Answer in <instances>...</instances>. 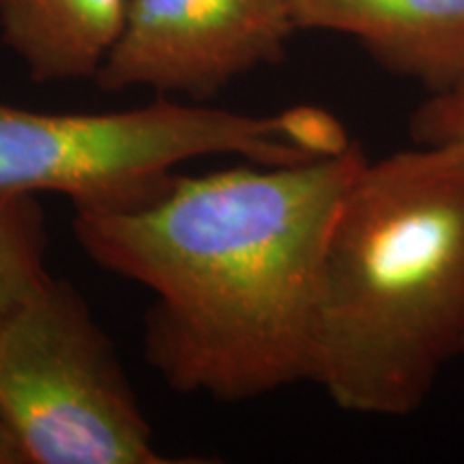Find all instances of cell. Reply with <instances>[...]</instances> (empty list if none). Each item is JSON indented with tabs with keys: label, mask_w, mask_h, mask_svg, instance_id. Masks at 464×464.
I'll use <instances>...</instances> for the list:
<instances>
[{
	"label": "cell",
	"mask_w": 464,
	"mask_h": 464,
	"mask_svg": "<svg viewBox=\"0 0 464 464\" xmlns=\"http://www.w3.org/2000/svg\"><path fill=\"white\" fill-rule=\"evenodd\" d=\"M363 149L181 177L149 205L75 211L92 263L155 295L144 359L168 387L239 404L310 381L323 260Z\"/></svg>",
	"instance_id": "6da1fadb"
},
{
	"label": "cell",
	"mask_w": 464,
	"mask_h": 464,
	"mask_svg": "<svg viewBox=\"0 0 464 464\" xmlns=\"http://www.w3.org/2000/svg\"><path fill=\"white\" fill-rule=\"evenodd\" d=\"M464 355V150L365 161L329 235L310 381L357 415L420 411Z\"/></svg>",
	"instance_id": "7a4b0ae2"
},
{
	"label": "cell",
	"mask_w": 464,
	"mask_h": 464,
	"mask_svg": "<svg viewBox=\"0 0 464 464\" xmlns=\"http://www.w3.org/2000/svg\"><path fill=\"white\" fill-rule=\"evenodd\" d=\"M348 144L340 121L316 106L256 116L164 97L119 112H37L0 102V196L54 191L75 211H133L164 194L174 168L189 160L293 166Z\"/></svg>",
	"instance_id": "3957f363"
},
{
	"label": "cell",
	"mask_w": 464,
	"mask_h": 464,
	"mask_svg": "<svg viewBox=\"0 0 464 464\" xmlns=\"http://www.w3.org/2000/svg\"><path fill=\"white\" fill-rule=\"evenodd\" d=\"M0 420L26 464H168L82 295L52 280L0 332Z\"/></svg>",
	"instance_id": "277c9868"
},
{
	"label": "cell",
	"mask_w": 464,
	"mask_h": 464,
	"mask_svg": "<svg viewBox=\"0 0 464 464\" xmlns=\"http://www.w3.org/2000/svg\"><path fill=\"white\" fill-rule=\"evenodd\" d=\"M295 31L290 0H131L95 84L205 102L239 75L280 63Z\"/></svg>",
	"instance_id": "5b68a950"
},
{
	"label": "cell",
	"mask_w": 464,
	"mask_h": 464,
	"mask_svg": "<svg viewBox=\"0 0 464 464\" xmlns=\"http://www.w3.org/2000/svg\"><path fill=\"white\" fill-rule=\"evenodd\" d=\"M290 9L297 28L355 37L428 95L464 73V0H290Z\"/></svg>",
	"instance_id": "8992f818"
},
{
	"label": "cell",
	"mask_w": 464,
	"mask_h": 464,
	"mask_svg": "<svg viewBox=\"0 0 464 464\" xmlns=\"http://www.w3.org/2000/svg\"><path fill=\"white\" fill-rule=\"evenodd\" d=\"M131 0H0V42L33 82L95 80Z\"/></svg>",
	"instance_id": "52a82bcc"
},
{
	"label": "cell",
	"mask_w": 464,
	"mask_h": 464,
	"mask_svg": "<svg viewBox=\"0 0 464 464\" xmlns=\"http://www.w3.org/2000/svg\"><path fill=\"white\" fill-rule=\"evenodd\" d=\"M48 219L34 194L0 196V332L45 288Z\"/></svg>",
	"instance_id": "ba28073f"
},
{
	"label": "cell",
	"mask_w": 464,
	"mask_h": 464,
	"mask_svg": "<svg viewBox=\"0 0 464 464\" xmlns=\"http://www.w3.org/2000/svg\"><path fill=\"white\" fill-rule=\"evenodd\" d=\"M411 140L464 150V73L448 89L430 92L411 116Z\"/></svg>",
	"instance_id": "9c48e42d"
},
{
	"label": "cell",
	"mask_w": 464,
	"mask_h": 464,
	"mask_svg": "<svg viewBox=\"0 0 464 464\" xmlns=\"http://www.w3.org/2000/svg\"><path fill=\"white\" fill-rule=\"evenodd\" d=\"M0 464H26L22 450L17 448L14 434L9 432V428L5 426L3 420H0Z\"/></svg>",
	"instance_id": "30bf717a"
}]
</instances>
